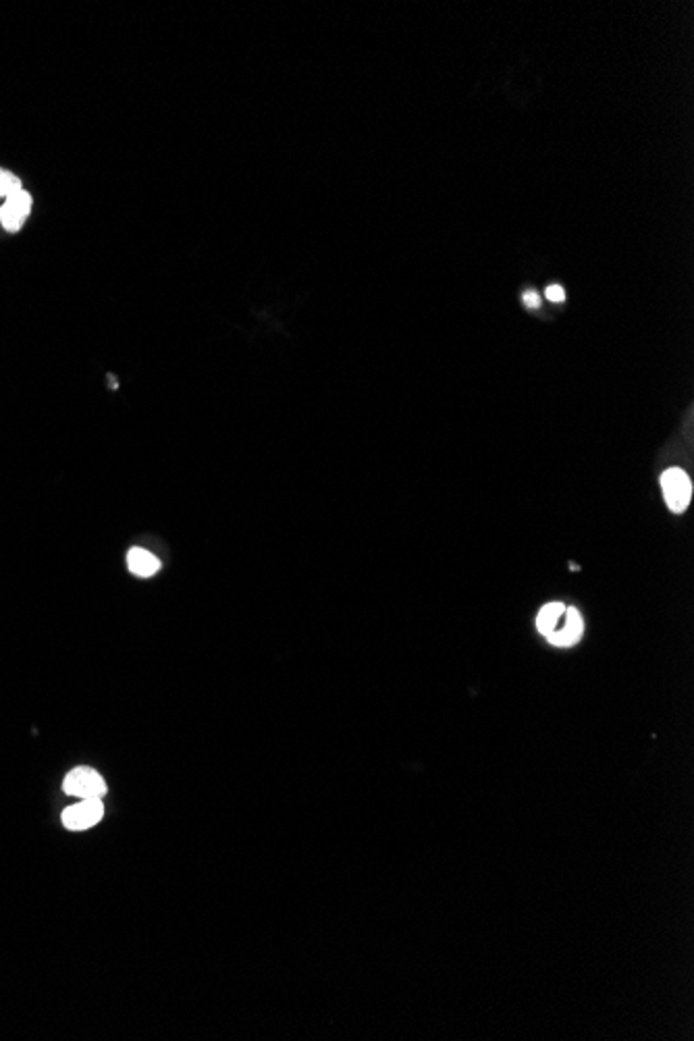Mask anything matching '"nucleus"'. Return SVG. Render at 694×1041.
<instances>
[{"mask_svg":"<svg viewBox=\"0 0 694 1041\" xmlns=\"http://www.w3.org/2000/svg\"><path fill=\"white\" fill-rule=\"evenodd\" d=\"M0 171H3V169H0Z\"/></svg>","mask_w":694,"mask_h":1041,"instance_id":"obj_10","label":"nucleus"},{"mask_svg":"<svg viewBox=\"0 0 694 1041\" xmlns=\"http://www.w3.org/2000/svg\"><path fill=\"white\" fill-rule=\"evenodd\" d=\"M102 817H104L102 798H88V801H77L75 804L65 809L61 820L67 829L83 831L100 823Z\"/></svg>","mask_w":694,"mask_h":1041,"instance_id":"obj_4","label":"nucleus"},{"mask_svg":"<svg viewBox=\"0 0 694 1041\" xmlns=\"http://www.w3.org/2000/svg\"><path fill=\"white\" fill-rule=\"evenodd\" d=\"M127 568L134 576H140V578H150V576H154L160 569V561L156 560L152 553L146 551V549L134 547V549H129V553H127Z\"/></svg>","mask_w":694,"mask_h":1041,"instance_id":"obj_6","label":"nucleus"},{"mask_svg":"<svg viewBox=\"0 0 694 1041\" xmlns=\"http://www.w3.org/2000/svg\"><path fill=\"white\" fill-rule=\"evenodd\" d=\"M522 302H524V306L530 308V310H533V308H539L541 306V299H539V296H536L534 291H526V293H524Z\"/></svg>","mask_w":694,"mask_h":1041,"instance_id":"obj_9","label":"nucleus"},{"mask_svg":"<svg viewBox=\"0 0 694 1041\" xmlns=\"http://www.w3.org/2000/svg\"><path fill=\"white\" fill-rule=\"evenodd\" d=\"M536 628L555 646H572L585 632L578 609L564 603H549L536 615Z\"/></svg>","mask_w":694,"mask_h":1041,"instance_id":"obj_1","label":"nucleus"},{"mask_svg":"<svg viewBox=\"0 0 694 1041\" xmlns=\"http://www.w3.org/2000/svg\"><path fill=\"white\" fill-rule=\"evenodd\" d=\"M17 192H22V181L9 171H0V198H11Z\"/></svg>","mask_w":694,"mask_h":1041,"instance_id":"obj_7","label":"nucleus"},{"mask_svg":"<svg viewBox=\"0 0 694 1041\" xmlns=\"http://www.w3.org/2000/svg\"><path fill=\"white\" fill-rule=\"evenodd\" d=\"M545 296L549 302H555V304H561L566 299V290H561L560 285H549Z\"/></svg>","mask_w":694,"mask_h":1041,"instance_id":"obj_8","label":"nucleus"},{"mask_svg":"<svg viewBox=\"0 0 694 1041\" xmlns=\"http://www.w3.org/2000/svg\"><path fill=\"white\" fill-rule=\"evenodd\" d=\"M31 211V195L28 192H17L11 198H6L4 206L0 208V222L6 231H19L23 227V221Z\"/></svg>","mask_w":694,"mask_h":1041,"instance_id":"obj_5","label":"nucleus"},{"mask_svg":"<svg viewBox=\"0 0 694 1041\" xmlns=\"http://www.w3.org/2000/svg\"><path fill=\"white\" fill-rule=\"evenodd\" d=\"M661 489H664L665 503L670 506L672 512H686L692 499V482L684 470L672 468L664 473V476H661Z\"/></svg>","mask_w":694,"mask_h":1041,"instance_id":"obj_3","label":"nucleus"},{"mask_svg":"<svg viewBox=\"0 0 694 1041\" xmlns=\"http://www.w3.org/2000/svg\"><path fill=\"white\" fill-rule=\"evenodd\" d=\"M63 792L69 796L88 801V798H102L107 794V782L91 768H75L69 771L63 780Z\"/></svg>","mask_w":694,"mask_h":1041,"instance_id":"obj_2","label":"nucleus"}]
</instances>
